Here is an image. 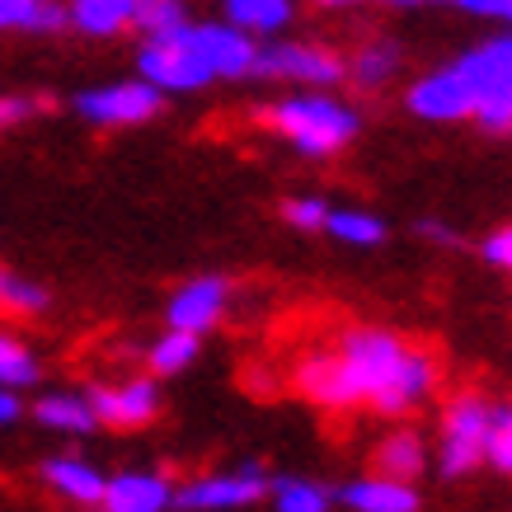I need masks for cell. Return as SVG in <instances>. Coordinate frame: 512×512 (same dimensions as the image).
<instances>
[{
	"instance_id": "6da1fadb",
	"label": "cell",
	"mask_w": 512,
	"mask_h": 512,
	"mask_svg": "<svg viewBox=\"0 0 512 512\" xmlns=\"http://www.w3.org/2000/svg\"><path fill=\"white\" fill-rule=\"evenodd\" d=\"M343 367V386L353 409H372L381 419H404L419 404H428L442 386V362L433 348L400 339L395 329L353 325L334 339Z\"/></svg>"
},
{
	"instance_id": "7a4b0ae2",
	"label": "cell",
	"mask_w": 512,
	"mask_h": 512,
	"mask_svg": "<svg viewBox=\"0 0 512 512\" xmlns=\"http://www.w3.org/2000/svg\"><path fill=\"white\" fill-rule=\"evenodd\" d=\"M259 118L292 146L296 156H306V160L339 156L343 146L362 132V113H357L353 104L334 99V94H325V90L287 94L278 104H268Z\"/></svg>"
},
{
	"instance_id": "3957f363",
	"label": "cell",
	"mask_w": 512,
	"mask_h": 512,
	"mask_svg": "<svg viewBox=\"0 0 512 512\" xmlns=\"http://www.w3.org/2000/svg\"><path fill=\"white\" fill-rule=\"evenodd\" d=\"M451 66L470 90V118L484 132H512V33L484 38Z\"/></svg>"
},
{
	"instance_id": "277c9868",
	"label": "cell",
	"mask_w": 512,
	"mask_h": 512,
	"mask_svg": "<svg viewBox=\"0 0 512 512\" xmlns=\"http://www.w3.org/2000/svg\"><path fill=\"white\" fill-rule=\"evenodd\" d=\"M489 409L494 400L480 390H456L437 423V470L442 480H466L484 466V437H489Z\"/></svg>"
},
{
	"instance_id": "5b68a950",
	"label": "cell",
	"mask_w": 512,
	"mask_h": 512,
	"mask_svg": "<svg viewBox=\"0 0 512 512\" xmlns=\"http://www.w3.org/2000/svg\"><path fill=\"white\" fill-rule=\"evenodd\" d=\"M137 76L146 85H156L160 94H198L212 85V66L202 57L198 38H193V24L170 38H151V43H141L137 52Z\"/></svg>"
},
{
	"instance_id": "8992f818",
	"label": "cell",
	"mask_w": 512,
	"mask_h": 512,
	"mask_svg": "<svg viewBox=\"0 0 512 512\" xmlns=\"http://www.w3.org/2000/svg\"><path fill=\"white\" fill-rule=\"evenodd\" d=\"M249 80H278V85H306V90H329L343 80V57L325 43H292V38H264L254 57Z\"/></svg>"
},
{
	"instance_id": "52a82bcc",
	"label": "cell",
	"mask_w": 512,
	"mask_h": 512,
	"mask_svg": "<svg viewBox=\"0 0 512 512\" xmlns=\"http://www.w3.org/2000/svg\"><path fill=\"white\" fill-rule=\"evenodd\" d=\"M264 494H268V470L259 461H245V466L212 470V475H198V480H188V484H174V508L179 512H240V508H254Z\"/></svg>"
},
{
	"instance_id": "ba28073f",
	"label": "cell",
	"mask_w": 512,
	"mask_h": 512,
	"mask_svg": "<svg viewBox=\"0 0 512 512\" xmlns=\"http://www.w3.org/2000/svg\"><path fill=\"white\" fill-rule=\"evenodd\" d=\"M165 109V94L146 80H113V85H94L71 99V113L90 127H141Z\"/></svg>"
},
{
	"instance_id": "9c48e42d",
	"label": "cell",
	"mask_w": 512,
	"mask_h": 512,
	"mask_svg": "<svg viewBox=\"0 0 512 512\" xmlns=\"http://www.w3.org/2000/svg\"><path fill=\"white\" fill-rule=\"evenodd\" d=\"M85 395L94 404V419L104 423V428H123V433L156 423V414H160L156 376H127V381H113V386H90Z\"/></svg>"
},
{
	"instance_id": "30bf717a",
	"label": "cell",
	"mask_w": 512,
	"mask_h": 512,
	"mask_svg": "<svg viewBox=\"0 0 512 512\" xmlns=\"http://www.w3.org/2000/svg\"><path fill=\"white\" fill-rule=\"evenodd\" d=\"M226 306H231V282L217 278V273H202V278H188L184 287H174L165 320H170V329H188L202 339L207 329L221 325Z\"/></svg>"
},
{
	"instance_id": "8fae6325",
	"label": "cell",
	"mask_w": 512,
	"mask_h": 512,
	"mask_svg": "<svg viewBox=\"0 0 512 512\" xmlns=\"http://www.w3.org/2000/svg\"><path fill=\"white\" fill-rule=\"evenodd\" d=\"M404 109L423 118V123H466L470 118V90L456 66H437L428 76H419L404 94Z\"/></svg>"
},
{
	"instance_id": "7c38bea8",
	"label": "cell",
	"mask_w": 512,
	"mask_h": 512,
	"mask_svg": "<svg viewBox=\"0 0 512 512\" xmlns=\"http://www.w3.org/2000/svg\"><path fill=\"white\" fill-rule=\"evenodd\" d=\"M292 386L325 414H348L353 400H348V386H343V367L334 343H320V348H306V353L292 362Z\"/></svg>"
},
{
	"instance_id": "4fadbf2b",
	"label": "cell",
	"mask_w": 512,
	"mask_h": 512,
	"mask_svg": "<svg viewBox=\"0 0 512 512\" xmlns=\"http://www.w3.org/2000/svg\"><path fill=\"white\" fill-rule=\"evenodd\" d=\"M193 38H198L202 57L212 66L217 80H249L254 76V57H259V38L240 33L226 19H212V24H198L193 19Z\"/></svg>"
},
{
	"instance_id": "5bb4252c",
	"label": "cell",
	"mask_w": 512,
	"mask_h": 512,
	"mask_svg": "<svg viewBox=\"0 0 512 512\" xmlns=\"http://www.w3.org/2000/svg\"><path fill=\"white\" fill-rule=\"evenodd\" d=\"M109 512H174V480L165 470H118L104 484Z\"/></svg>"
},
{
	"instance_id": "9a60e30c",
	"label": "cell",
	"mask_w": 512,
	"mask_h": 512,
	"mask_svg": "<svg viewBox=\"0 0 512 512\" xmlns=\"http://www.w3.org/2000/svg\"><path fill=\"white\" fill-rule=\"evenodd\" d=\"M38 480H43L57 498H66V503L94 508V503H104L109 475L99 466H90V461H80V456H47L43 466H38Z\"/></svg>"
},
{
	"instance_id": "2e32d148",
	"label": "cell",
	"mask_w": 512,
	"mask_h": 512,
	"mask_svg": "<svg viewBox=\"0 0 512 512\" xmlns=\"http://www.w3.org/2000/svg\"><path fill=\"white\" fill-rule=\"evenodd\" d=\"M334 503L353 512H419V489L390 475H357L343 489H334Z\"/></svg>"
},
{
	"instance_id": "e0dca14e",
	"label": "cell",
	"mask_w": 512,
	"mask_h": 512,
	"mask_svg": "<svg viewBox=\"0 0 512 512\" xmlns=\"http://www.w3.org/2000/svg\"><path fill=\"white\" fill-rule=\"evenodd\" d=\"M404 71V47L395 38H372L353 57H343V80H353V90L376 94Z\"/></svg>"
},
{
	"instance_id": "ac0fdd59",
	"label": "cell",
	"mask_w": 512,
	"mask_h": 512,
	"mask_svg": "<svg viewBox=\"0 0 512 512\" xmlns=\"http://www.w3.org/2000/svg\"><path fill=\"white\" fill-rule=\"evenodd\" d=\"M33 419H38V428L62 437H85L99 428L90 395H80V390H47L43 400L33 404Z\"/></svg>"
},
{
	"instance_id": "d6986e66",
	"label": "cell",
	"mask_w": 512,
	"mask_h": 512,
	"mask_svg": "<svg viewBox=\"0 0 512 512\" xmlns=\"http://www.w3.org/2000/svg\"><path fill=\"white\" fill-rule=\"evenodd\" d=\"M372 466L376 475H390V480H419L423 470H428V442H423L419 428H395L376 442L372 451Z\"/></svg>"
},
{
	"instance_id": "ffe728a7",
	"label": "cell",
	"mask_w": 512,
	"mask_h": 512,
	"mask_svg": "<svg viewBox=\"0 0 512 512\" xmlns=\"http://www.w3.org/2000/svg\"><path fill=\"white\" fill-rule=\"evenodd\" d=\"M137 0H66V24L85 38H118L132 29Z\"/></svg>"
},
{
	"instance_id": "44dd1931",
	"label": "cell",
	"mask_w": 512,
	"mask_h": 512,
	"mask_svg": "<svg viewBox=\"0 0 512 512\" xmlns=\"http://www.w3.org/2000/svg\"><path fill=\"white\" fill-rule=\"evenodd\" d=\"M221 10H226V24H235L240 33L249 38H278L282 29H292L296 19V5L292 0H221Z\"/></svg>"
},
{
	"instance_id": "7402d4cb",
	"label": "cell",
	"mask_w": 512,
	"mask_h": 512,
	"mask_svg": "<svg viewBox=\"0 0 512 512\" xmlns=\"http://www.w3.org/2000/svg\"><path fill=\"white\" fill-rule=\"evenodd\" d=\"M0 29L10 33H62L66 5L62 0H0Z\"/></svg>"
},
{
	"instance_id": "603a6c76",
	"label": "cell",
	"mask_w": 512,
	"mask_h": 512,
	"mask_svg": "<svg viewBox=\"0 0 512 512\" xmlns=\"http://www.w3.org/2000/svg\"><path fill=\"white\" fill-rule=\"evenodd\" d=\"M268 498L278 512H329L334 508V489L306 475H268Z\"/></svg>"
},
{
	"instance_id": "cb8c5ba5",
	"label": "cell",
	"mask_w": 512,
	"mask_h": 512,
	"mask_svg": "<svg viewBox=\"0 0 512 512\" xmlns=\"http://www.w3.org/2000/svg\"><path fill=\"white\" fill-rule=\"evenodd\" d=\"M325 235H334L339 245H353V249H372L386 240V221L376 212H362V207H329V221H325Z\"/></svg>"
},
{
	"instance_id": "d4e9b609",
	"label": "cell",
	"mask_w": 512,
	"mask_h": 512,
	"mask_svg": "<svg viewBox=\"0 0 512 512\" xmlns=\"http://www.w3.org/2000/svg\"><path fill=\"white\" fill-rule=\"evenodd\" d=\"M202 353V339L198 334H188V329H165L151 348H146V367H151V376H179L184 367H193Z\"/></svg>"
},
{
	"instance_id": "484cf974",
	"label": "cell",
	"mask_w": 512,
	"mask_h": 512,
	"mask_svg": "<svg viewBox=\"0 0 512 512\" xmlns=\"http://www.w3.org/2000/svg\"><path fill=\"white\" fill-rule=\"evenodd\" d=\"M52 306L43 282L19 278L15 268L0 264V315H15V320H38V315Z\"/></svg>"
},
{
	"instance_id": "4316f807",
	"label": "cell",
	"mask_w": 512,
	"mask_h": 512,
	"mask_svg": "<svg viewBox=\"0 0 512 512\" xmlns=\"http://www.w3.org/2000/svg\"><path fill=\"white\" fill-rule=\"evenodd\" d=\"M193 15H188V0H137V19H132V29L141 33V43H151V38H170V33L188 29Z\"/></svg>"
},
{
	"instance_id": "83f0119b",
	"label": "cell",
	"mask_w": 512,
	"mask_h": 512,
	"mask_svg": "<svg viewBox=\"0 0 512 512\" xmlns=\"http://www.w3.org/2000/svg\"><path fill=\"white\" fill-rule=\"evenodd\" d=\"M38 376H43V362L29 343L15 339V334H0V386L19 395V390L38 386Z\"/></svg>"
},
{
	"instance_id": "f1b7e54d",
	"label": "cell",
	"mask_w": 512,
	"mask_h": 512,
	"mask_svg": "<svg viewBox=\"0 0 512 512\" xmlns=\"http://www.w3.org/2000/svg\"><path fill=\"white\" fill-rule=\"evenodd\" d=\"M484 466L512 475V400L489 409V437H484Z\"/></svg>"
},
{
	"instance_id": "f546056e",
	"label": "cell",
	"mask_w": 512,
	"mask_h": 512,
	"mask_svg": "<svg viewBox=\"0 0 512 512\" xmlns=\"http://www.w3.org/2000/svg\"><path fill=\"white\" fill-rule=\"evenodd\" d=\"M282 221H287V226H296V231H325L329 202L315 198V193H296V198L282 202Z\"/></svg>"
},
{
	"instance_id": "4dcf8cb0",
	"label": "cell",
	"mask_w": 512,
	"mask_h": 512,
	"mask_svg": "<svg viewBox=\"0 0 512 512\" xmlns=\"http://www.w3.org/2000/svg\"><path fill=\"white\" fill-rule=\"evenodd\" d=\"M47 104L43 99H33V94H5L0 99V127H19V123H29L33 113H43Z\"/></svg>"
},
{
	"instance_id": "1f68e13d",
	"label": "cell",
	"mask_w": 512,
	"mask_h": 512,
	"mask_svg": "<svg viewBox=\"0 0 512 512\" xmlns=\"http://www.w3.org/2000/svg\"><path fill=\"white\" fill-rule=\"evenodd\" d=\"M451 10H466V15H475V19H498V24H508L512 0H451Z\"/></svg>"
},
{
	"instance_id": "d6a6232c",
	"label": "cell",
	"mask_w": 512,
	"mask_h": 512,
	"mask_svg": "<svg viewBox=\"0 0 512 512\" xmlns=\"http://www.w3.org/2000/svg\"><path fill=\"white\" fill-rule=\"evenodd\" d=\"M480 254L489 259L494 268H503V273H512V226H503V231H494L489 240L480 245Z\"/></svg>"
},
{
	"instance_id": "836d02e7",
	"label": "cell",
	"mask_w": 512,
	"mask_h": 512,
	"mask_svg": "<svg viewBox=\"0 0 512 512\" xmlns=\"http://www.w3.org/2000/svg\"><path fill=\"white\" fill-rule=\"evenodd\" d=\"M419 235L433 240V245H456V240H461V235L451 231V226H442V221H419Z\"/></svg>"
},
{
	"instance_id": "e575fe53",
	"label": "cell",
	"mask_w": 512,
	"mask_h": 512,
	"mask_svg": "<svg viewBox=\"0 0 512 512\" xmlns=\"http://www.w3.org/2000/svg\"><path fill=\"white\" fill-rule=\"evenodd\" d=\"M19 414H24V404H19V395H15V390H5V386H0V428H10V423H15Z\"/></svg>"
},
{
	"instance_id": "d590c367",
	"label": "cell",
	"mask_w": 512,
	"mask_h": 512,
	"mask_svg": "<svg viewBox=\"0 0 512 512\" xmlns=\"http://www.w3.org/2000/svg\"><path fill=\"white\" fill-rule=\"evenodd\" d=\"M320 10H357V5H372V0H311Z\"/></svg>"
},
{
	"instance_id": "8d00e7d4",
	"label": "cell",
	"mask_w": 512,
	"mask_h": 512,
	"mask_svg": "<svg viewBox=\"0 0 512 512\" xmlns=\"http://www.w3.org/2000/svg\"><path fill=\"white\" fill-rule=\"evenodd\" d=\"M80 512H109V508H104V503H94V508H80Z\"/></svg>"
},
{
	"instance_id": "74e56055",
	"label": "cell",
	"mask_w": 512,
	"mask_h": 512,
	"mask_svg": "<svg viewBox=\"0 0 512 512\" xmlns=\"http://www.w3.org/2000/svg\"><path fill=\"white\" fill-rule=\"evenodd\" d=\"M508 33H512V19H508Z\"/></svg>"
}]
</instances>
